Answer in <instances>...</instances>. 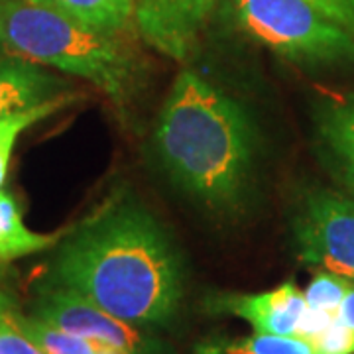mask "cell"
Returning <instances> with one entry per match:
<instances>
[{"instance_id":"cell-4","label":"cell","mask_w":354,"mask_h":354,"mask_svg":"<svg viewBox=\"0 0 354 354\" xmlns=\"http://www.w3.org/2000/svg\"><path fill=\"white\" fill-rule=\"evenodd\" d=\"M228 6L248 38L291 64H354L353 34L307 0H228Z\"/></svg>"},{"instance_id":"cell-16","label":"cell","mask_w":354,"mask_h":354,"mask_svg":"<svg viewBox=\"0 0 354 354\" xmlns=\"http://www.w3.org/2000/svg\"><path fill=\"white\" fill-rule=\"evenodd\" d=\"M348 286H351L348 279L341 278L337 274H330V272L317 270L313 279L304 290L307 307L315 309V311H325V313L337 315Z\"/></svg>"},{"instance_id":"cell-2","label":"cell","mask_w":354,"mask_h":354,"mask_svg":"<svg viewBox=\"0 0 354 354\" xmlns=\"http://www.w3.org/2000/svg\"><path fill=\"white\" fill-rule=\"evenodd\" d=\"M167 177L216 213H234L252 189L258 134L236 99L199 73L176 77L153 130Z\"/></svg>"},{"instance_id":"cell-18","label":"cell","mask_w":354,"mask_h":354,"mask_svg":"<svg viewBox=\"0 0 354 354\" xmlns=\"http://www.w3.org/2000/svg\"><path fill=\"white\" fill-rule=\"evenodd\" d=\"M8 313L0 317V354H46L22 330L14 327Z\"/></svg>"},{"instance_id":"cell-8","label":"cell","mask_w":354,"mask_h":354,"mask_svg":"<svg viewBox=\"0 0 354 354\" xmlns=\"http://www.w3.org/2000/svg\"><path fill=\"white\" fill-rule=\"evenodd\" d=\"M207 309L241 317L250 323L254 333L297 337L307 301L304 290L293 281H286L262 293H216L207 301Z\"/></svg>"},{"instance_id":"cell-17","label":"cell","mask_w":354,"mask_h":354,"mask_svg":"<svg viewBox=\"0 0 354 354\" xmlns=\"http://www.w3.org/2000/svg\"><path fill=\"white\" fill-rule=\"evenodd\" d=\"M319 354H354V330L342 323L339 315L313 341Z\"/></svg>"},{"instance_id":"cell-7","label":"cell","mask_w":354,"mask_h":354,"mask_svg":"<svg viewBox=\"0 0 354 354\" xmlns=\"http://www.w3.org/2000/svg\"><path fill=\"white\" fill-rule=\"evenodd\" d=\"M215 0H136L134 24L153 50L183 62L197 44Z\"/></svg>"},{"instance_id":"cell-10","label":"cell","mask_w":354,"mask_h":354,"mask_svg":"<svg viewBox=\"0 0 354 354\" xmlns=\"http://www.w3.org/2000/svg\"><path fill=\"white\" fill-rule=\"evenodd\" d=\"M317 136L333 171L354 195V95L327 101L319 109Z\"/></svg>"},{"instance_id":"cell-20","label":"cell","mask_w":354,"mask_h":354,"mask_svg":"<svg viewBox=\"0 0 354 354\" xmlns=\"http://www.w3.org/2000/svg\"><path fill=\"white\" fill-rule=\"evenodd\" d=\"M337 315H339V319H341L348 329L354 330V281H351L348 290L344 293V299H342Z\"/></svg>"},{"instance_id":"cell-21","label":"cell","mask_w":354,"mask_h":354,"mask_svg":"<svg viewBox=\"0 0 354 354\" xmlns=\"http://www.w3.org/2000/svg\"><path fill=\"white\" fill-rule=\"evenodd\" d=\"M12 309H16L12 304V299L2 291V288H0V317L4 315V313H8V311H12Z\"/></svg>"},{"instance_id":"cell-22","label":"cell","mask_w":354,"mask_h":354,"mask_svg":"<svg viewBox=\"0 0 354 354\" xmlns=\"http://www.w3.org/2000/svg\"><path fill=\"white\" fill-rule=\"evenodd\" d=\"M97 354H128L122 353V351H116V348H101Z\"/></svg>"},{"instance_id":"cell-12","label":"cell","mask_w":354,"mask_h":354,"mask_svg":"<svg viewBox=\"0 0 354 354\" xmlns=\"http://www.w3.org/2000/svg\"><path fill=\"white\" fill-rule=\"evenodd\" d=\"M91 30L118 36L134 22L136 0H32Z\"/></svg>"},{"instance_id":"cell-11","label":"cell","mask_w":354,"mask_h":354,"mask_svg":"<svg viewBox=\"0 0 354 354\" xmlns=\"http://www.w3.org/2000/svg\"><path fill=\"white\" fill-rule=\"evenodd\" d=\"M64 234L65 230L36 232L26 227L16 199L0 189V262H12L30 254L44 252L59 244Z\"/></svg>"},{"instance_id":"cell-3","label":"cell","mask_w":354,"mask_h":354,"mask_svg":"<svg viewBox=\"0 0 354 354\" xmlns=\"http://www.w3.org/2000/svg\"><path fill=\"white\" fill-rule=\"evenodd\" d=\"M0 48L85 79L124 104L136 64L116 36L91 30L32 0H0Z\"/></svg>"},{"instance_id":"cell-19","label":"cell","mask_w":354,"mask_h":354,"mask_svg":"<svg viewBox=\"0 0 354 354\" xmlns=\"http://www.w3.org/2000/svg\"><path fill=\"white\" fill-rule=\"evenodd\" d=\"M354 36V0H307Z\"/></svg>"},{"instance_id":"cell-6","label":"cell","mask_w":354,"mask_h":354,"mask_svg":"<svg viewBox=\"0 0 354 354\" xmlns=\"http://www.w3.org/2000/svg\"><path fill=\"white\" fill-rule=\"evenodd\" d=\"M32 315L51 325L95 342L102 348H116L128 354H152V341L136 325L114 317L97 304L62 286H46L39 290Z\"/></svg>"},{"instance_id":"cell-15","label":"cell","mask_w":354,"mask_h":354,"mask_svg":"<svg viewBox=\"0 0 354 354\" xmlns=\"http://www.w3.org/2000/svg\"><path fill=\"white\" fill-rule=\"evenodd\" d=\"M8 319L16 329L22 330L46 354H97L102 348L99 344L71 335L36 315H22L12 309L8 313Z\"/></svg>"},{"instance_id":"cell-5","label":"cell","mask_w":354,"mask_h":354,"mask_svg":"<svg viewBox=\"0 0 354 354\" xmlns=\"http://www.w3.org/2000/svg\"><path fill=\"white\" fill-rule=\"evenodd\" d=\"M293 242L305 266L354 281V197L311 191L293 218Z\"/></svg>"},{"instance_id":"cell-14","label":"cell","mask_w":354,"mask_h":354,"mask_svg":"<svg viewBox=\"0 0 354 354\" xmlns=\"http://www.w3.org/2000/svg\"><path fill=\"white\" fill-rule=\"evenodd\" d=\"M75 99V93L69 91V93H64V95H59L55 99L41 102L38 106L0 116V187H2L4 179L8 176V164H10V158H12L14 146H16L18 138L22 136V132H26L28 128H32L41 120L50 118L55 113L67 109Z\"/></svg>"},{"instance_id":"cell-9","label":"cell","mask_w":354,"mask_h":354,"mask_svg":"<svg viewBox=\"0 0 354 354\" xmlns=\"http://www.w3.org/2000/svg\"><path fill=\"white\" fill-rule=\"evenodd\" d=\"M67 91L62 77L18 55L0 57V116L38 106Z\"/></svg>"},{"instance_id":"cell-13","label":"cell","mask_w":354,"mask_h":354,"mask_svg":"<svg viewBox=\"0 0 354 354\" xmlns=\"http://www.w3.org/2000/svg\"><path fill=\"white\" fill-rule=\"evenodd\" d=\"M195 354H319V351L301 337L254 333L250 337L203 342Z\"/></svg>"},{"instance_id":"cell-1","label":"cell","mask_w":354,"mask_h":354,"mask_svg":"<svg viewBox=\"0 0 354 354\" xmlns=\"http://www.w3.org/2000/svg\"><path fill=\"white\" fill-rule=\"evenodd\" d=\"M183 262L158 218L130 199L109 203L59 244L51 283L136 327H164L183 299Z\"/></svg>"}]
</instances>
